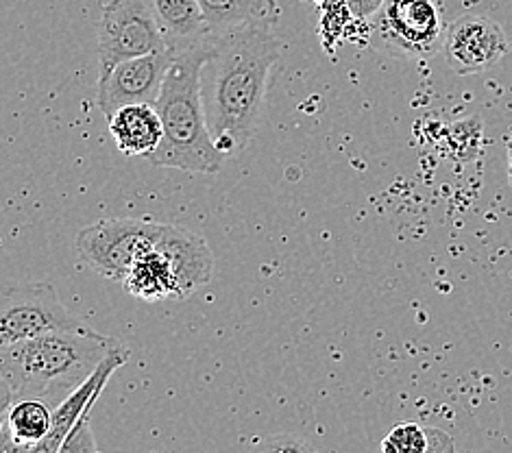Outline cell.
<instances>
[{"label":"cell","mask_w":512,"mask_h":453,"mask_svg":"<svg viewBox=\"0 0 512 453\" xmlns=\"http://www.w3.org/2000/svg\"><path fill=\"white\" fill-rule=\"evenodd\" d=\"M81 318L59 299V292L48 281L7 286L0 295V345L35 338L51 332H85Z\"/></svg>","instance_id":"obj_6"},{"label":"cell","mask_w":512,"mask_h":453,"mask_svg":"<svg viewBox=\"0 0 512 453\" xmlns=\"http://www.w3.org/2000/svg\"><path fill=\"white\" fill-rule=\"evenodd\" d=\"M53 403L40 397L3 399L0 449L3 453H38L53 425Z\"/></svg>","instance_id":"obj_12"},{"label":"cell","mask_w":512,"mask_h":453,"mask_svg":"<svg viewBox=\"0 0 512 453\" xmlns=\"http://www.w3.org/2000/svg\"><path fill=\"white\" fill-rule=\"evenodd\" d=\"M94 453L99 451V445H96L92 427H90V416H83V419L77 421V425L72 427L70 434L66 436L62 451L59 453Z\"/></svg>","instance_id":"obj_18"},{"label":"cell","mask_w":512,"mask_h":453,"mask_svg":"<svg viewBox=\"0 0 512 453\" xmlns=\"http://www.w3.org/2000/svg\"><path fill=\"white\" fill-rule=\"evenodd\" d=\"M428 436H430V451H451L454 449V440H451V436H447L445 432L441 430H432V427H428Z\"/></svg>","instance_id":"obj_21"},{"label":"cell","mask_w":512,"mask_h":453,"mask_svg":"<svg viewBox=\"0 0 512 453\" xmlns=\"http://www.w3.org/2000/svg\"><path fill=\"white\" fill-rule=\"evenodd\" d=\"M282 57L271 27L218 33L201 70V94L212 138L231 157L247 149L258 131L268 75Z\"/></svg>","instance_id":"obj_1"},{"label":"cell","mask_w":512,"mask_h":453,"mask_svg":"<svg viewBox=\"0 0 512 453\" xmlns=\"http://www.w3.org/2000/svg\"><path fill=\"white\" fill-rule=\"evenodd\" d=\"M258 447L266 449V451H308L310 449L308 443H303V440H299L292 434L268 436L266 440H260Z\"/></svg>","instance_id":"obj_19"},{"label":"cell","mask_w":512,"mask_h":453,"mask_svg":"<svg viewBox=\"0 0 512 453\" xmlns=\"http://www.w3.org/2000/svg\"><path fill=\"white\" fill-rule=\"evenodd\" d=\"M382 5H384V0H349L353 16H358V18H373L377 11H380Z\"/></svg>","instance_id":"obj_20"},{"label":"cell","mask_w":512,"mask_h":453,"mask_svg":"<svg viewBox=\"0 0 512 453\" xmlns=\"http://www.w3.org/2000/svg\"><path fill=\"white\" fill-rule=\"evenodd\" d=\"M445 33L436 0H384L371 22V44L390 57H430Z\"/></svg>","instance_id":"obj_5"},{"label":"cell","mask_w":512,"mask_h":453,"mask_svg":"<svg viewBox=\"0 0 512 453\" xmlns=\"http://www.w3.org/2000/svg\"><path fill=\"white\" fill-rule=\"evenodd\" d=\"M168 51L149 0H109L99 20V81L127 59Z\"/></svg>","instance_id":"obj_7"},{"label":"cell","mask_w":512,"mask_h":453,"mask_svg":"<svg viewBox=\"0 0 512 453\" xmlns=\"http://www.w3.org/2000/svg\"><path fill=\"white\" fill-rule=\"evenodd\" d=\"M127 362H129V349L125 345L116 347L99 364V369L85 379V382L77 390H72V393L62 403H59V406L53 410L51 432H48V436L44 438V443L40 445L38 453L62 451L64 440L70 434L72 427H75L77 421L83 419V416H90V410L94 408V403L99 401L101 393L109 382V377H112L120 369V366H125Z\"/></svg>","instance_id":"obj_10"},{"label":"cell","mask_w":512,"mask_h":453,"mask_svg":"<svg viewBox=\"0 0 512 453\" xmlns=\"http://www.w3.org/2000/svg\"><path fill=\"white\" fill-rule=\"evenodd\" d=\"M149 3L173 55L194 51L214 38L199 0H149Z\"/></svg>","instance_id":"obj_13"},{"label":"cell","mask_w":512,"mask_h":453,"mask_svg":"<svg viewBox=\"0 0 512 453\" xmlns=\"http://www.w3.org/2000/svg\"><path fill=\"white\" fill-rule=\"evenodd\" d=\"M443 53L456 75H480L508 53V40L495 20L462 16L449 24Z\"/></svg>","instance_id":"obj_9"},{"label":"cell","mask_w":512,"mask_h":453,"mask_svg":"<svg viewBox=\"0 0 512 453\" xmlns=\"http://www.w3.org/2000/svg\"><path fill=\"white\" fill-rule=\"evenodd\" d=\"M173 59V53L162 51L133 57L118 64L105 79L99 81L96 101H99L103 116H114L120 107L133 103L155 105L162 94Z\"/></svg>","instance_id":"obj_8"},{"label":"cell","mask_w":512,"mask_h":453,"mask_svg":"<svg viewBox=\"0 0 512 453\" xmlns=\"http://www.w3.org/2000/svg\"><path fill=\"white\" fill-rule=\"evenodd\" d=\"M120 345L92 327L0 345L3 399L40 397L57 408Z\"/></svg>","instance_id":"obj_2"},{"label":"cell","mask_w":512,"mask_h":453,"mask_svg":"<svg viewBox=\"0 0 512 453\" xmlns=\"http://www.w3.org/2000/svg\"><path fill=\"white\" fill-rule=\"evenodd\" d=\"M214 40V38H212ZM212 40L194 51L175 55L155 107L162 118L164 138L157 151L146 157L153 166L177 168L188 175H216L225 162L203 107L201 70L212 53Z\"/></svg>","instance_id":"obj_3"},{"label":"cell","mask_w":512,"mask_h":453,"mask_svg":"<svg viewBox=\"0 0 512 453\" xmlns=\"http://www.w3.org/2000/svg\"><path fill=\"white\" fill-rule=\"evenodd\" d=\"M382 451L388 453H425L430 451L428 427L419 423H401L382 440Z\"/></svg>","instance_id":"obj_17"},{"label":"cell","mask_w":512,"mask_h":453,"mask_svg":"<svg viewBox=\"0 0 512 453\" xmlns=\"http://www.w3.org/2000/svg\"><path fill=\"white\" fill-rule=\"evenodd\" d=\"M107 120L118 151L129 157H151L162 144L164 125L155 105H125Z\"/></svg>","instance_id":"obj_14"},{"label":"cell","mask_w":512,"mask_h":453,"mask_svg":"<svg viewBox=\"0 0 512 453\" xmlns=\"http://www.w3.org/2000/svg\"><path fill=\"white\" fill-rule=\"evenodd\" d=\"M125 288L129 295L142 301H184L173 266L157 249L131 266Z\"/></svg>","instance_id":"obj_16"},{"label":"cell","mask_w":512,"mask_h":453,"mask_svg":"<svg viewBox=\"0 0 512 453\" xmlns=\"http://www.w3.org/2000/svg\"><path fill=\"white\" fill-rule=\"evenodd\" d=\"M155 249L173 266L175 277L179 281L181 299H188L192 292H197L201 286L212 281L214 253L201 236L192 234V231L179 225L164 223Z\"/></svg>","instance_id":"obj_11"},{"label":"cell","mask_w":512,"mask_h":453,"mask_svg":"<svg viewBox=\"0 0 512 453\" xmlns=\"http://www.w3.org/2000/svg\"><path fill=\"white\" fill-rule=\"evenodd\" d=\"M162 227L149 218H103L79 231L75 249L96 275L125 284L131 266L157 247Z\"/></svg>","instance_id":"obj_4"},{"label":"cell","mask_w":512,"mask_h":453,"mask_svg":"<svg viewBox=\"0 0 512 453\" xmlns=\"http://www.w3.org/2000/svg\"><path fill=\"white\" fill-rule=\"evenodd\" d=\"M207 27L214 35L242 27H271L282 20L277 0H199Z\"/></svg>","instance_id":"obj_15"}]
</instances>
